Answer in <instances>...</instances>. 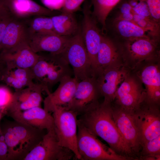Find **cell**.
<instances>
[{"label":"cell","instance_id":"6da1fadb","mask_svg":"<svg viewBox=\"0 0 160 160\" xmlns=\"http://www.w3.org/2000/svg\"><path fill=\"white\" fill-rule=\"evenodd\" d=\"M112 103L93 104L80 114L78 120L96 136L105 140L117 154L136 160L122 138L114 121Z\"/></svg>","mask_w":160,"mask_h":160},{"label":"cell","instance_id":"7a4b0ae2","mask_svg":"<svg viewBox=\"0 0 160 160\" xmlns=\"http://www.w3.org/2000/svg\"><path fill=\"white\" fill-rule=\"evenodd\" d=\"M14 120L2 130L8 148V160H23L42 140L44 131Z\"/></svg>","mask_w":160,"mask_h":160},{"label":"cell","instance_id":"3957f363","mask_svg":"<svg viewBox=\"0 0 160 160\" xmlns=\"http://www.w3.org/2000/svg\"><path fill=\"white\" fill-rule=\"evenodd\" d=\"M34 79L43 87L47 93L50 89L64 77L71 76L73 72L69 64L62 55H40L39 58L31 68Z\"/></svg>","mask_w":160,"mask_h":160},{"label":"cell","instance_id":"277c9868","mask_svg":"<svg viewBox=\"0 0 160 160\" xmlns=\"http://www.w3.org/2000/svg\"><path fill=\"white\" fill-rule=\"evenodd\" d=\"M160 37L151 35L121 43H116L122 60L135 67L143 62L157 60L160 56Z\"/></svg>","mask_w":160,"mask_h":160},{"label":"cell","instance_id":"5b68a950","mask_svg":"<svg viewBox=\"0 0 160 160\" xmlns=\"http://www.w3.org/2000/svg\"><path fill=\"white\" fill-rule=\"evenodd\" d=\"M52 112L59 144L71 150L76 159L81 160L77 144V113L60 106L54 107Z\"/></svg>","mask_w":160,"mask_h":160},{"label":"cell","instance_id":"8992f818","mask_svg":"<svg viewBox=\"0 0 160 160\" xmlns=\"http://www.w3.org/2000/svg\"><path fill=\"white\" fill-rule=\"evenodd\" d=\"M77 144L82 160H129L102 143L77 120Z\"/></svg>","mask_w":160,"mask_h":160},{"label":"cell","instance_id":"52a82bcc","mask_svg":"<svg viewBox=\"0 0 160 160\" xmlns=\"http://www.w3.org/2000/svg\"><path fill=\"white\" fill-rule=\"evenodd\" d=\"M62 55L72 66L74 78L79 82L94 76L82 37L81 27L78 32L71 37L66 50Z\"/></svg>","mask_w":160,"mask_h":160},{"label":"cell","instance_id":"ba28073f","mask_svg":"<svg viewBox=\"0 0 160 160\" xmlns=\"http://www.w3.org/2000/svg\"><path fill=\"white\" fill-rule=\"evenodd\" d=\"M91 5L86 1L83 9V19L81 30L92 70L94 75L98 72L97 56L102 32L92 14Z\"/></svg>","mask_w":160,"mask_h":160},{"label":"cell","instance_id":"9c48e42d","mask_svg":"<svg viewBox=\"0 0 160 160\" xmlns=\"http://www.w3.org/2000/svg\"><path fill=\"white\" fill-rule=\"evenodd\" d=\"M113 118L124 141L138 160L141 149L140 133L135 121L134 112L124 109L116 104L112 105Z\"/></svg>","mask_w":160,"mask_h":160},{"label":"cell","instance_id":"30bf717a","mask_svg":"<svg viewBox=\"0 0 160 160\" xmlns=\"http://www.w3.org/2000/svg\"><path fill=\"white\" fill-rule=\"evenodd\" d=\"M74 157L73 152L59 144L54 129L47 132L23 160H69Z\"/></svg>","mask_w":160,"mask_h":160},{"label":"cell","instance_id":"8fae6325","mask_svg":"<svg viewBox=\"0 0 160 160\" xmlns=\"http://www.w3.org/2000/svg\"><path fill=\"white\" fill-rule=\"evenodd\" d=\"M146 97L141 81L128 73L117 88L115 99L116 104L134 112L145 101Z\"/></svg>","mask_w":160,"mask_h":160},{"label":"cell","instance_id":"7c38bea8","mask_svg":"<svg viewBox=\"0 0 160 160\" xmlns=\"http://www.w3.org/2000/svg\"><path fill=\"white\" fill-rule=\"evenodd\" d=\"M134 116L141 140L145 142L160 136V112L159 105L145 101L134 112Z\"/></svg>","mask_w":160,"mask_h":160},{"label":"cell","instance_id":"4fadbf2b","mask_svg":"<svg viewBox=\"0 0 160 160\" xmlns=\"http://www.w3.org/2000/svg\"><path fill=\"white\" fill-rule=\"evenodd\" d=\"M106 35L116 43H121L151 35L132 21L112 16L106 21Z\"/></svg>","mask_w":160,"mask_h":160},{"label":"cell","instance_id":"5bb4252c","mask_svg":"<svg viewBox=\"0 0 160 160\" xmlns=\"http://www.w3.org/2000/svg\"><path fill=\"white\" fill-rule=\"evenodd\" d=\"M100 95L95 77L86 78L79 82L72 100L67 108L80 115L98 101Z\"/></svg>","mask_w":160,"mask_h":160},{"label":"cell","instance_id":"9a60e30c","mask_svg":"<svg viewBox=\"0 0 160 160\" xmlns=\"http://www.w3.org/2000/svg\"><path fill=\"white\" fill-rule=\"evenodd\" d=\"M122 66L106 68L95 76L99 92L104 97V101L112 103L115 100L119 85L128 73Z\"/></svg>","mask_w":160,"mask_h":160},{"label":"cell","instance_id":"2e32d148","mask_svg":"<svg viewBox=\"0 0 160 160\" xmlns=\"http://www.w3.org/2000/svg\"><path fill=\"white\" fill-rule=\"evenodd\" d=\"M71 37L53 33H36L30 35L28 44L33 51L37 53L46 52L52 55H62Z\"/></svg>","mask_w":160,"mask_h":160},{"label":"cell","instance_id":"e0dca14e","mask_svg":"<svg viewBox=\"0 0 160 160\" xmlns=\"http://www.w3.org/2000/svg\"><path fill=\"white\" fill-rule=\"evenodd\" d=\"M60 84L53 92L47 94L44 101V108L52 112L55 106L66 108L71 103L76 91L79 81L74 77L67 76L59 82Z\"/></svg>","mask_w":160,"mask_h":160},{"label":"cell","instance_id":"ac0fdd59","mask_svg":"<svg viewBox=\"0 0 160 160\" xmlns=\"http://www.w3.org/2000/svg\"><path fill=\"white\" fill-rule=\"evenodd\" d=\"M14 120L24 124L47 130L55 129L52 115L40 106L34 107L26 110L8 113Z\"/></svg>","mask_w":160,"mask_h":160},{"label":"cell","instance_id":"d6986e66","mask_svg":"<svg viewBox=\"0 0 160 160\" xmlns=\"http://www.w3.org/2000/svg\"><path fill=\"white\" fill-rule=\"evenodd\" d=\"M40 55L31 49L28 43L0 52V62L25 68H31L39 60Z\"/></svg>","mask_w":160,"mask_h":160},{"label":"cell","instance_id":"ffe728a7","mask_svg":"<svg viewBox=\"0 0 160 160\" xmlns=\"http://www.w3.org/2000/svg\"><path fill=\"white\" fill-rule=\"evenodd\" d=\"M157 61V60H156ZM151 61L144 66L137 74L145 85L147 103L159 105L160 101V71L158 64Z\"/></svg>","mask_w":160,"mask_h":160},{"label":"cell","instance_id":"44dd1931","mask_svg":"<svg viewBox=\"0 0 160 160\" xmlns=\"http://www.w3.org/2000/svg\"><path fill=\"white\" fill-rule=\"evenodd\" d=\"M4 1L12 15L17 18L26 19L38 15L52 17L61 13L43 7L32 0Z\"/></svg>","mask_w":160,"mask_h":160},{"label":"cell","instance_id":"7402d4cb","mask_svg":"<svg viewBox=\"0 0 160 160\" xmlns=\"http://www.w3.org/2000/svg\"><path fill=\"white\" fill-rule=\"evenodd\" d=\"M30 36L27 19L14 17L6 28L2 40L1 52L28 43Z\"/></svg>","mask_w":160,"mask_h":160},{"label":"cell","instance_id":"603a6c76","mask_svg":"<svg viewBox=\"0 0 160 160\" xmlns=\"http://www.w3.org/2000/svg\"><path fill=\"white\" fill-rule=\"evenodd\" d=\"M43 91L42 86L38 83L15 91L14 101L7 114L40 106L43 100L42 92Z\"/></svg>","mask_w":160,"mask_h":160},{"label":"cell","instance_id":"cb8c5ba5","mask_svg":"<svg viewBox=\"0 0 160 160\" xmlns=\"http://www.w3.org/2000/svg\"><path fill=\"white\" fill-rule=\"evenodd\" d=\"M122 60L120 52L116 44L106 34L102 33L97 56L98 67L97 75L106 68L122 65L121 63Z\"/></svg>","mask_w":160,"mask_h":160},{"label":"cell","instance_id":"d4e9b609","mask_svg":"<svg viewBox=\"0 0 160 160\" xmlns=\"http://www.w3.org/2000/svg\"><path fill=\"white\" fill-rule=\"evenodd\" d=\"M4 69L0 71V80L15 91L31 86L35 83L31 68H25L5 64Z\"/></svg>","mask_w":160,"mask_h":160},{"label":"cell","instance_id":"484cf974","mask_svg":"<svg viewBox=\"0 0 160 160\" xmlns=\"http://www.w3.org/2000/svg\"><path fill=\"white\" fill-rule=\"evenodd\" d=\"M51 17L54 31L58 35L72 37L80 28L74 13H61Z\"/></svg>","mask_w":160,"mask_h":160},{"label":"cell","instance_id":"4316f807","mask_svg":"<svg viewBox=\"0 0 160 160\" xmlns=\"http://www.w3.org/2000/svg\"><path fill=\"white\" fill-rule=\"evenodd\" d=\"M93 6L92 14L102 27V32L106 31V21L109 14L120 0H90Z\"/></svg>","mask_w":160,"mask_h":160},{"label":"cell","instance_id":"83f0119b","mask_svg":"<svg viewBox=\"0 0 160 160\" xmlns=\"http://www.w3.org/2000/svg\"><path fill=\"white\" fill-rule=\"evenodd\" d=\"M27 20L30 35L36 33L56 34L51 17L36 16L27 19Z\"/></svg>","mask_w":160,"mask_h":160},{"label":"cell","instance_id":"f1b7e54d","mask_svg":"<svg viewBox=\"0 0 160 160\" xmlns=\"http://www.w3.org/2000/svg\"><path fill=\"white\" fill-rule=\"evenodd\" d=\"M14 99V93L8 87L0 85V111L7 114Z\"/></svg>","mask_w":160,"mask_h":160},{"label":"cell","instance_id":"f546056e","mask_svg":"<svg viewBox=\"0 0 160 160\" xmlns=\"http://www.w3.org/2000/svg\"><path fill=\"white\" fill-rule=\"evenodd\" d=\"M156 154H160V136L142 144L139 157Z\"/></svg>","mask_w":160,"mask_h":160},{"label":"cell","instance_id":"4dcf8cb0","mask_svg":"<svg viewBox=\"0 0 160 160\" xmlns=\"http://www.w3.org/2000/svg\"><path fill=\"white\" fill-rule=\"evenodd\" d=\"M127 0L133 10V14L142 15L152 20L145 0Z\"/></svg>","mask_w":160,"mask_h":160},{"label":"cell","instance_id":"1f68e13d","mask_svg":"<svg viewBox=\"0 0 160 160\" xmlns=\"http://www.w3.org/2000/svg\"><path fill=\"white\" fill-rule=\"evenodd\" d=\"M7 7L0 9V52L2 38L7 25L13 18Z\"/></svg>","mask_w":160,"mask_h":160},{"label":"cell","instance_id":"d6a6232c","mask_svg":"<svg viewBox=\"0 0 160 160\" xmlns=\"http://www.w3.org/2000/svg\"><path fill=\"white\" fill-rule=\"evenodd\" d=\"M151 17L156 24L160 25V0H145Z\"/></svg>","mask_w":160,"mask_h":160},{"label":"cell","instance_id":"836d02e7","mask_svg":"<svg viewBox=\"0 0 160 160\" xmlns=\"http://www.w3.org/2000/svg\"><path fill=\"white\" fill-rule=\"evenodd\" d=\"M85 0H64L61 13H74L80 8Z\"/></svg>","mask_w":160,"mask_h":160},{"label":"cell","instance_id":"e575fe53","mask_svg":"<svg viewBox=\"0 0 160 160\" xmlns=\"http://www.w3.org/2000/svg\"><path fill=\"white\" fill-rule=\"evenodd\" d=\"M43 3L47 8L55 10L62 8L64 0H41Z\"/></svg>","mask_w":160,"mask_h":160},{"label":"cell","instance_id":"d590c367","mask_svg":"<svg viewBox=\"0 0 160 160\" xmlns=\"http://www.w3.org/2000/svg\"><path fill=\"white\" fill-rule=\"evenodd\" d=\"M3 136L0 137V160H7L8 156V148Z\"/></svg>","mask_w":160,"mask_h":160},{"label":"cell","instance_id":"8d00e7d4","mask_svg":"<svg viewBox=\"0 0 160 160\" xmlns=\"http://www.w3.org/2000/svg\"><path fill=\"white\" fill-rule=\"evenodd\" d=\"M138 160H160V154L150 155L139 157Z\"/></svg>","mask_w":160,"mask_h":160},{"label":"cell","instance_id":"74e56055","mask_svg":"<svg viewBox=\"0 0 160 160\" xmlns=\"http://www.w3.org/2000/svg\"><path fill=\"white\" fill-rule=\"evenodd\" d=\"M6 7L4 0H0V9Z\"/></svg>","mask_w":160,"mask_h":160},{"label":"cell","instance_id":"f35d334b","mask_svg":"<svg viewBox=\"0 0 160 160\" xmlns=\"http://www.w3.org/2000/svg\"><path fill=\"white\" fill-rule=\"evenodd\" d=\"M3 114H4L1 111H0V120L1 119Z\"/></svg>","mask_w":160,"mask_h":160},{"label":"cell","instance_id":"ab89813d","mask_svg":"<svg viewBox=\"0 0 160 160\" xmlns=\"http://www.w3.org/2000/svg\"><path fill=\"white\" fill-rule=\"evenodd\" d=\"M1 63L0 62V69L1 68Z\"/></svg>","mask_w":160,"mask_h":160}]
</instances>
